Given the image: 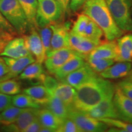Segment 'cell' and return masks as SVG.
Returning a JSON list of instances; mask_svg holds the SVG:
<instances>
[{"instance_id": "1", "label": "cell", "mask_w": 132, "mask_h": 132, "mask_svg": "<svg viewBox=\"0 0 132 132\" xmlns=\"http://www.w3.org/2000/svg\"><path fill=\"white\" fill-rule=\"evenodd\" d=\"M115 89L113 82L98 76L76 89L73 109L86 113L105 99L113 98Z\"/></svg>"}, {"instance_id": "2", "label": "cell", "mask_w": 132, "mask_h": 132, "mask_svg": "<svg viewBox=\"0 0 132 132\" xmlns=\"http://www.w3.org/2000/svg\"><path fill=\"white\" fill-rule=\"evenodd\" d=\"M82 13L102 29L107 40H116L122 36L123 31L116 23L105 0H86Z\"/></svg>"}, {"instance_id": "3", "label": "cell", "mask_w": 132, "mask_h": 132, "mask_svg": "<svg viewBox=\"0 0 132 132\" xmlns=\"http://www.w3.org/2000/svg\"><path fill=\"white\" fill-rule=\"evenodd\" d=\"M0 11L19 36L26 34L32 28L18 0H0Z\"/></svg>"}, {"instance_id": "4", "label": "cell", "mask_w": 132, "mask_h": 132, "mask_svg": "<svg viewBox=\"0 0 132 132\" xmlns=\"http://www.w3.org/2000/svg\"><path fill=\"white\" fill-rule=\"evenodd\" d=\"M36 16V28L59 23L64 16L60 4L56 0H37Z\"/></svg>"}, {"instance_id": "5", "label": "cell", "mask_w": 132, "mask_h": 132, "mask_svg": "<svg viewBox=\"0 0 132 132\" xmlns=\"http://www.w3.org/2000/svg\"><path fill=\"white\" fill-rule=\"evenodd\" d=\"M110 12L119 28L132 32L131 0H105Z\"/></svg>"}, {"instance_id": "6", "label": "cell", "mask_w": 132, "mask_h": 132, "mask_svg": "<svg viewBox=\"0 0 132 132\" xmlns=\"http://www.w3.org/2000/svg\"><path fill=\"white\" fill-rule=\"evenodd\" d=\"M69 118L73 120L80 132H102L108 130L109 126L103 122L75 109L70 110Z\"/></svg>"}, {"instance_id": "7", "label": "cell", "mask_w": 132, "mask_h": 132, "mask_svg": "<svg viewBox=\"0 0 132 132\" xmlns=\"http://www.w3.org/2000/svg\"><path fill=\"white\" fill-rule=\"evenodd\" d=\"M77 54L78 53L70 48H63L52 51L46 56L44 61L45 68L50 73L53 75L57 69Z\"/></svg>"}, {"instance_id": "8", "label": "cell", "mask_w": 132, "mask_h": 132, "mask_svg": "<svg viewBox=\"0 0 132 132\" xmlns=\"http://www.w3.org/2000/svg\"><path fill=\"white\" fill-rule=\"evenodd\" d=\"M21 36L23 37L26 47L35 58L36 61L44 63L46 59V53L37 28L33 27L28 34Z\"/></svg>"}, {"instance_id": "9", "label": "cell", "mask_w": 132, "mask_h": 132, "mask_svg": "<svg viewBox=\"0 0 132 132\" xmlns=\"http://www.w3.org/2000/svg\"><path fill=\"white\" fill-rule=\"evenodd\" d=\"M52 29L51 51L63 48H70L69 35H70V23H56L50 24ZM49 52V53H50Z\"/></svg>"}, {"instance_id": "10", "label": "cell", "mask_w": 132, "mask_h": 132, "mask_svg": "<svg viewBox=\"0 0 132 132\" xmlns=\"http://www.w3.org/2000/svg\"><path fill=\"white\" fill-rule=\"evenodd\" d=\"M113 102L119 118L132 123V100L126 96L118 86L116 87Z\"/></svg>"}, {"instance_id": "11", "label": "cell", "mask_w": 132, "mask_h": 132, "mask_svg": "<svg viewBox=\"0 0 132 132\" xmlns=\"http://www.w3.org/2000/svg\"><path fill=\"white\" fill-rule=\"evenodd\" d=\"M98 77L97 72L92 69L86 62L85 65L67 76L63 81L77 89L92 79Z\"/></svg>"}, {"instance_id": "12", "label": "cell", "mask_w": 132, "mask_h": 132, "mask_svg": "<svg viewBox=\"0 0 132 132\" xmlns=\"http://www.w3.org/2000/svg\"><path fill=\"white\" fill-rule=\"evenodd\" d=\"M3 59L9 67V72L4 77L0 78V81L13 79L20 75L21 72L29 64L36 61V59L32 54L20 58H12L3 57Z\"/></svg>"}, {"instance_id": "13", "label": "cell", "mask_w": 132, "mask_h": 132, "mask_svg": "<svg viewBox=\"0 0 132 132\" xmlns=\"http://www.w3.org/2000/svg\"><path fill=\"white\" fill-rule=\"evenodd\" d=\"M69 45L70 48L86 59L89 54L98 44L89 39L70 32Z\"/></svg>"}, {"instance_id": "14", "label": "cell", "mask_w": 132, "mask_h": 132, "mask_svg": "<svg viewBox=\"0 0 132 132\" xmlns=\"http://www.w3.org/2000/svg\"><path fill=\"white\" fill-rule=\"evenodd\" d=\"M31 54L26 47L23 36L8 41L0 56L12 58H20Z\"/></svg>"}, {"instance_id": "15", "label": "cell", "mask_w": 132, "mask_h": 132, "mask_svg": "<svg viewBox=\"0 0 132 132\" xmlns=\"http://www.w3.org/2000/svg\"><path fill=\"white\" fill-rule=\"evenodd\" d=\"M86 113L98 119L103 118L119 119L118 111L114 103L113 98L105 99L94 108Z\"/></svg>"}, {"instance_id": "16", "label": "cell", "mask_w": 132, "mask_h": 132, "mask_svg": "<svg viewBox=\"0 0 132 132\" xmlns=\"http://www.w3.org/2000/svg\"><path fill=\"white\" fill-rule=\"evenodd\" d=\"M39 109L40 108H24L15 121L12 124L6 126L8 127L9 130H12V131L24 132L27 127L37 118Z\"/></svg>"}, {"instance_id": "17", "label": "cell", "mask_w": 132, "mask_h": 132, "mask_svg": "<svg viewBox=\"0 0 132 132\" xmlns=\"http://www.w3.org/2000/svg\"><path fill=\"white\" fill-rule=\"evenodd\" d=\"M132 67L131 62L118 61L117 63L100 72V75L105 79H119L129 75Z\"/></svg>"}, {"instance_id": "18", "label": "cell", "mask_w": 132, "mask_h": 132, "mask_svg": "<svg viewBox=\"0 0 132 132\" xmlns=\"http://www.w3.org/2000/svg\"><path fill=\"white\" fill-rule=\"evenodd\" d=\"M85 59V57L80 54H75L54 72L53 74L54 77L58 81H63L67 75L86 63Z\"/></svg>"}, {"instance_id": "19", "label": "cell", "mask_w": 132, "mask_h": 132, "mask_svg": "<svg viewBox=\"0 0 132 132\" xmlns=\"http://www.w3.org/2000/svg\"><path fill=\"white\" fill-rule=\"evenodd\" d=\"M117 55L118 45L117 42L113 40L100 44L92 51L87 57L96 59H113L115 61Z\"/></svg>"}, {"instance_id": "20", "label": "cell", "mask_w": 132, "mask_h": 132, "mask_svg": "<svg viewBox=\"0 0 132 132\" xmlns=\"http://www.w3.org/2000/svg\"><path fill=\"white\" fill-rule=\"evenodd\" d=\"M77 90L73 86L65 81L59 82L56 88L52 92V95L57 97L64 102L70 110L73 109Z\"/></svg>"}, {"instance_id": "21", "label": "cell", "mask_w": 132, "mask_h": 132, "mask_svg": "<svg viewBox=\"0 0 132 132\" xmlns=\"http://www.w3.org/2000/svg\"><path fill=\"white\" fill-rule=\"evenodd\" d=\"M118 55L115 61H132V34L120 36L116 40Z\"/></svg>"}, {"instance_id": "22", "label": "cell", "mask_w": 132, "mask_h": 132, "mask_svg": "<svg viewBox=\"0 0 132 132\" xmlns=\"http://www.w3.org/2000/svg\"><path fill=\"white\" fill-rule=\"evenodd\" d=\"M46 75L42 64L34 61L24 69L19 76V78L23 80H37L42 82Z\"/></svg>"}, {"instance_id": "23", "label": "cell", "mask_w": 132, "mask_h": 132, "mask_svg": "<svg viewBox=\"0 0 132 132\" xmlns=\"http://www.w3.org/2000/svg\"><path fill=\"white\" fill-rule=\"evenodd\" d=\"M23 92L30 96L37 103L44 106L47 105L52 96L50 92L44 85H37L29 87L24 89Z\"/></svg>"}, {"instance_id": "24", "label": "cell", "mask_w": 132, "mask_h": 132, "mask_svg": "<svg viewBox=\"0 0 132 132\" xmlns=\"http://www.w3.org/2000/svg\"><path fill=\"white\" fill-rule=\"evenodd\" d=\"M37 118L42 127L48 128L53 131H57L62 123V120L47 108L42 110L39 109Z\"/></svg>"}, {"instance_id": "25", "label": "cell", "mask_w": 132, "mask_h": 132, "mask_svg": "<svg viewBox=\"0 0 132 132\" xmlns=\"http://www.w3.org/2000/svg\"><path fill=\"white\" fill-rule=\"evenodd\" d=\"M45 107L62 121L69 118L70 110L62 100L54 95H52Z\"/></svg>"}, {"instance_id": "26", "label": "cell", "mask_w": 132, "mask_h": 132, "mask_svg": "<svg viewBox=\"0 0 132 132\" xmlns=\"http://www.w3.org/2000/svg\"><path fill=\"white\" fill-rule=\"evenodd\" d=\"M18 1L23 9L31 27H36V16L38 6L37 0H18Z\"/></svg>"}, {"instance_id": "27", "label": "cell", "mask_w": 132, "mask_h": 132, "mask_svg": "<svg viewBox=\"0 0 132 132\" xmlns=\"http://www.w3.org/2000/svg\"><path fill=\"white\" fill-rule=\"evenodd\" d=\"M99 120L103 122L109 127H112L108 130V131L132 132V123L123 120H120V119L103 118L99 119Z\"/></svg>"}, {"instance_id": "28", "label": "cell", "mask_w": 132, "mask_h": 132, "mask_svg": "<svg viewBox=\"0 0 132 132\" xmlns=\"http://www.w3.org/2000/svg\"><path fill=\"white\" fill-rule=\"evenodd\" d=\"M104 36L103 31L92 20L90 19L84 31L83 37H85L97 43L101 44L102 39Z\"/></svg>"}, {"instance_id": "29", "label": "cell", "mask_w": 132, "mask_h": 132, "mask_svg": "<svg viewBox=\"0 0 132 132\" xmlns=\"http://www.w3.org/2000/svg\"><path fill=\"white\" fill-rule=\"evenodd\" d=\"M12 105L20 108H40L41 105L26 94H18L12 97Z\"/></svg>"}, {"instance_id": "30", "label": "cell", "mask_w": 132, "mask_h": 132, "mask_svg": "<svg viewBox=\"0 0 132 132\" xmlns=\"http://www.w3.org/2000/svg\"><path fill=\"white\" fill-rule=\"evenodd\" d=\"M23 109L16 107L13 105H10L7 108L1 111V123L5 125L12 124L15 121Z\"/></svg>"}, {"instance_id": "31", "label": "cell", "mask_w": 132, "mask_h": 132, "mask_svg": "<svg viewBox=\"0 0 132 132\" xmlns=\"http://www.w3.org/2000/svg\"><path fill=\"white\" fill-rule=\"evenodd\" d=\"M21 92V86L17 81L9 80L0 81V92L9 95L18 94Z\"/></svg>"}, {"instance_id": "32", "label": "cell", "mask_w": 132, "mask_h": 132, "mask_svg": "<svg viewBox=\"0 0 132 132\" xmlns=\"http://www.w3.org/2000/svg\"><path fill=\"white\" fill-rule=\"evenodd\" d=\"M88 63L92 69L97 73H100L114 63V60L108 59H96L87 57L86 59Z\"/></svg>"}, {"instance_id": "33", "label": "cell", "mask_w": 132, "mask_h": 132, "mask_svg": "<svg viewBox=\"0 0 132 132\" xmlns=\"http://www.w3.org/2000/svg\"><path fill=\"white\" fill-rule=\"evenodd\" d=\"M37 31L40 34L41 40L44 46L46 56L51 51V43H52V29L50 25L37 28Z\"/></svg>"}, {"instance_id": "34", "label": "cell", "mask_w": 132, "mask_h": 132, "mask_svg": "<svg viewBox=\"0 0 132 132\" xmlns=\"http://www.w3.org/2000/svg\"><path fill=\"white\" fill-rule=\"evenodd\" d=\"M90 18L83 13L79 15L76 21L72 26L70 32L73 34L82 36L84 31L87 23L89 21Z\"/></svg>"}, {"instance_id": "35", "label": "cell", "mask_w": 132, "mask_h": 132, "mask_svg": "<svg viewBox=\"0 0 132 132\" xmlns=\"http://www.w3.org/2000/svg\"><path fill=\"white\" fill-rule=\"evenodd\" d=\"M57 131L59 132H80L76 123L69 118L62 121V124L59 127Z\"/></svg>"}, {"instance_id": "36", "label": "cell", "mask_w": 132, "mask_h": 132, "mask_svg": "<svg viewBox=\"0 0 132 132\" xmlns=\"http://www.w3.org/2000/svg\"><path fill=\"white\" fill-rule=\"evenodd\" d=\"M0 29L9 33L14 36H19V34L16 32L15 29L5 18L1 11H0Z\"/></svg>"}, {"instance_id": "37", "label": "cell", "mask_w": 132, "mask_h": 132, "mask_svg": "<svg viewBox=\"0 0 132 132\" xmlns=\"http://www.w3.org/2000/svg\"><path fill=\"white\" fill-rule=\"evenodd\" d=\"M124 94L132 100V81L128 79L119 82L117 86Z\"/></svg>"}, {"instance_id": "38", "label": "cell", "mask_w": 132, "mask_h": 132, "mask_svg": "<svg viewBox=\"0 0 132 132\" xmlns=\"http://www.w3.org/2000/svg\"><path fill=\"white\" fill-rule=\"evenodd\" d=\"M42 83L52 95V92L56 88L59 82L58 80L55 77H52V76L46 75L44 81H42Z\"/></svg>"}, {"instance_id": "39", "label": "cell", "mask_w": 132, "mask_h": 132, "mask_svg": "<svg viewBox=\"0 0 132 132\" xmlns=\"http://www.w3.org/2000/svg\"><path fill=\"white\" fill-rule=\"evenodd\" d=\"M12 95L0 92V111H3L12 105Z\"/></svg>"}, {"instance_id": "40", "label": "cell", "mask_w": 132, "mask_h": 132, "mask_svg": "<svg viewBox=\"0 0 132 132\" xmlns=\"http://www.w3.org/2000/svg\"><path fill=\"white\" fill-rule=\"evenodd\" d=\"M42 125L38 119V118L36 119L34 121H32L27 128L24 130V132H38L40 131V128H42Z\"/></svg>"}, {"instance_id": "41", "label": "cell", "mask_w": 132, "mask_h": 132, "mask_svg": "<svg viewBox=\"0 0 132 132\" xmlns=\"http://www.w3.org/2000/svg\"><path fill=\"white\" fill-rule=\"evenodd\" d=\"M86 0H70V10L73 12H76L81 8Z\"/></svg>"}, {"instance_id": "42", "label": "cell", "mask_w": 132, "mask_h": 132, "mask_svg": "<svg viewBox=\"0 0 132 132\" xmlns=\"http://www.w3.org/2000/svg\"><path fill=\"white\" fill-rule=\"evenodd\" d=\"M61 6L64 12V15L69 14L70 12V0H56Z\"/></svg>"}, {"instance_id": "43", "label": "cell", "mask_w": 132, "mask_h": 132, "mask_svg": "<svg viewBox=\"0 0 132 132\" xmlns=\"http://www.w3.org/2000/svg\"><path fill=\"white\" fill-rule=\"evenodd\" d=\"M9 68L3 59L0 61V78L6 75L9 72Z\"/></svg>"}, {"instance_id": "44", "label": "cell", "mask_w": 132, "mask_h": 132, "mask_svg": "<svg viewBox=\"0 0 132 132\" xmlns=\"http://www.w3.org/2000/svg\"><path fill=\"white\" fill-rule=\"evenodd\" d=\"M15 37L12 34H9L7 32H5V31L0 29V38H3V39H6L7 40H11Z\"/></svg>"}, {"instance_id": "45", "label": "cell", "mask_w": 132, "mask_h": 132, "mask_svg": "<svg viewBox=\"0 0 132 132\" xmlns=\"http://www.w3.org/2000/svg\"><path fill=\"white\" fill-rule=\"evenodd\" d=\"M10 40H7L6 39H3V38H0V54L2 53L4 50V47H6V44H7L8 41Z\"/></svg>"}, {"instance_id": "46", "label": "cell", "mask_w": 132, "mask_h": 132, "mask_svg": "<svg viewBox=\"0 0 132 132\" xmlns=\"http://www.w3.org/2000/svg\"><path fill=\"white\" fill-rule=\"evenodd\" d=\"M52 130L48 128H47V127H42V128H40V131L39 132H53Z\"/></svg>"}, {"instance_id": "47", "label": "cell", "mask_w": 132, "mask_h": 132, "mask_svg": "<svg viewBox=\"0 0 132 132\" xmlns=\"http://www.w3.org/2000/svg\"><path fill=\"white\" fill-rule=\"evenodd\" d=\"M128 80H129L131 81H132V67H131V72H130V73L129 74V78H128Z\"/></svg>"}, {"instance_id": "48", "label": "cell", "mask_w": 132, "mask_h": 132, "mask_svg": "<svg viewBox=\"0 0 132 132\" xmlns=\"http://www.w3.org/2000/svg\"><path fill=\"white\" fill-rule=\"evenodd\" d=\"M1 113H0V123H1Z\"/></svg>"}, {"instance_id": "49", "label": "cell", "mask_w": 132, "mask_h": 132, "mask_svg": "<svg viewBox=\"0 0 132 132\" xmlns=\"http://www.w3.org/2000/svg\"><path fill=\"white\" fill-rule=\"evenodd\" d=\"M3 60V57H0V61H1Z\"/></svg>"}, {"instance_id": "50", "label": "cell", "mask_w": 132, "mask_h": 132, "mask_svg": "<svg viewBox=\"0 0 132 132\" xmlns=\"http://www.w3.org/2000/svg\"><path fill=\"white\" fill-rule=\"evenodd\" d=\"M131 14H132V0H131Z\"/></svg>"}]
</instances>
